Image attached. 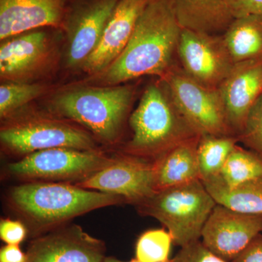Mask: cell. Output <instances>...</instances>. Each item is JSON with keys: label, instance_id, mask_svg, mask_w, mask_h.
Returning a JSON list of instances; mask_svg holds the SVG:
<instances>
[{"label": "cell", "instance_id": "obj_26", "mask_svg": "<svg viewBox=\"0 0 262 262\" xmlns=\"http://www.w3.org/2000/svg\"><path fill=\"white\" fill-rule=\"evenodd\" d=\"M237 137L239 141L262 158V95L248 113Z\"/></svg>", "mask_w": 262, "mask_h": 262}, {"label": "cell", "instance_id": "obj_32", "mask_svg": "<svg viewBox=\"0 0 262 262\" xmlns=\"http://www.w3.org/2000/svg\"><path fill=\"white\" fill-rule=\"evenodd\" d=\"M102 262H139V261H137L136 259L131 260V261H121V260L117 259V258L115 257H112V256H106L105 257L104 259H103V261Z\"/></svg>", "mask_w": 262, "mask_h": 262}, {"label": "cell", "instance_id": "obj_4", "mask_svg": "<svg viewBox=\"0 0 262 262\" xmlns=\"http://www.w3.org/2000/svg\"><path fill=\"white\" fill-rule=\"evenodd\" d=\"M133 137L122 154L153 161L169 149L201 136L177 107L161 80L150 84L131 114Z\"/></svg>", "mask_w": 262, "mask_h": 262}, {"label": "cell", "instance_id": "obj_28", "mask_svg": "<svg viewBox=\"0 0 262 262\" xmlns=\"http://www.w3.org/2000/svg\"><path fill=\"white\" fill-rule=\"evenodd\" d=\"M29 236V230L24 222L10 218L0 220V238L6 245H20Z\"/></svg>", "mask_w": 262, "mask_h": 262}, {"label": "cell", "instance_id": "obj_1", "mask_svg": "<svg viewBox=\"0 0 262 262\" xmlns=\"http://www.w3.org/2000/svg\"><path fill=\"white\" fill-rule=\"evenodd\" d=\"M182 30L169 0H149L121 54L91 81L111 86L143 76L161 78L176 64Z\"/></svg>", "mask_w": 262, "mask_h": 262}, {"label": "cell", "instance_id": "obj_27", "mask_svg": "<svg viewBox=\"0 0 262 262\" xmlns=\"http://www.w3.org/2000/svg\"><path fill=\"white\" fill-rule=\"evenodd\" d=\"M170 262H229L216 256L200 241L181 248Z\"/></svg>", "mask_w": 262, "mask_h": 262}, {"label": "cell", "instance_id": "obj_21", "mask_svg": "<svg viewBox=\"0 0 262 262\" xmlns=\"http://www.w3.org/2000/svg\"><path fill=\"white\" fill-rule=\"evenodd\" d=\"M217 204L247 214L262 215V177L228 189L213 182H203Z\"/></svg>", "mask_w": 262, "mask_h": 262}, {"label": "cell", "instance_id": "obj_6", "mask_svg": "<svg viewBox=\"0 0 262 262\" xmlns=\"http://www.w3.org/2000/svg\"><path fill=\"white\" fill-rule=\"evenodd\" d=\"M201 179L155 192L136 205L144 216L156 219L181 248L199 241L216 206Z\"/></svg>", "mask_w": 262, "mask_h": 262}, {"label": "cell", "instance_id": "obj_29", "mask_svg": "<svg viewBox=\"0 0 262 262\" xmlns=\"http://www.w3.org/2000/svg\"><path fill=\"white\" fill-rule=\"evenodd\" d=\"M227 3L234 18L262 15V0H227Z\"/></svg>", "mask_w": 262, "mask_h": 262}, {"label": "cell", "instance_id": "obj_19", "mask_svg": "<svg viewBox=\"0 0 262 262\" xmlns=\"http://www.w3.org/2000/svg\"><path fill=\"white\" fill-rule=\"evenodd\" d=\"M199 139L174 146L153 161L155 192L200 179L196 158Z\"/></svg>", "mask_w": 262, "mask_h": 262}, {"label": "cell", "instance_id": "obj_5", "mask_svg": "<svg viewBox=\"0 0 262 262\" xmlns=\"http://www.w3.org/2000/svg\"><path fill=\"white\" fill-rule=\"evenodd\" d=\"M1 121L2 151L8 155L23 158L53 148L98 149L97 140L91 133L48 110L27 106Z\"/></svg>", "mask_w": 262, "mask_h": 262}, {"label": "cell", "instance_id": "obj_17", "mask_svg": "<svg viewBox=\"0 0 262 262\" xmlns=\"http://www.w3.org/2000/svg\"><path fill=\"white\" fill-rule=\"evenodd\" d=\"M219 89L229 127L237 136L248 113L262 95V59L235 63Z\"/></svg>", "mask_w": 262, "mask_h": 262}, {"label": "cell", "instance_id": "obj_22", "mask_svg": "<svg viewBox=\"0 0 262 262\" xmlns=\"http://www.w3.org/2000/svg\"><path fill=\"white\" fill-rule=\"evenodd\" d=\"M239 142L237 136H201L196 148L200 179L204 182L220 174Z\"/></svg>", "mask_w": 262, "mask_h": 262}, {"label": "cell", "instance_id": "obj_14", "mask_svg": "<svg viewBox=\"0 0 262 262\" xmlns=\"http://www.w3.org/2000/svg\"><path fill=\"white\" fill-rule=\"evenodd\" d=\"M262 233V215L247 214L216 204L202 231V243L226 261L232 262Z\"/></svg>", "mask_w": 262, "mask_h": 262}, {"label": "cell", "instance_id": "obj_11", "mask_svg": "<svg viewBox=\"0 0 262 262\" xmlns=\"http://www.w3.org/2000/svg\"><path fill=\"white\" fill-rule=\"evenodd\" d=\"M180 67L188 76L207 87L219 89L233 68L223 37L182 29L178 48Z\"/></svg>", "mask_w": 262, "mask_h": 262}, {"label": "cell", "instance_id": "obj_3", "mask_svg": "<svg viewBox=\"0 0 262 262\" xmlns=\"http://www.w3.org/2000/svg\"><path fill=\"white\" fill-rule=\"evenodd\" d=\"M125 84L67 90L48 101L51 113L75 122L97 141L114 145L120 140L134 97Z\"/></svg>", "mask_w": 262, "mask_h": 262}, {"label": "cell", "instance_id": "obj_8", "mask_svg": "<svg viewBox=\"0 0 262 262\" xmlns=\"http://www.w3.org/2000/svg\"><path fill=\"white\" fill-rule=\"evenodd\" d=\"M184 118L200 136L234 135L220 89L193 80L175 64L160 78Z\"/></svg>", "mask_w": 262, "mask_h": 262}, {"label": "cell", "instance_id": "obj_10", "mask_svg": "<svg viewBox=\"0 0 262 262\" xmlns=\"http://www.w3.org/2000/svg\"><path fill=\"white\" fill-rule=\"evenodd\" d=\"M119 0H70L62 32L67 39L65 63L82 70L97 47Z\"/></svg>", "mask_w": 262, "mask_h": 262}, {"label": "cell", "instance_id": "obj_15", "mask_svg": "<svg viewBox=\"0 0 262 262\" xmlns=\"http://www.w3.org/2000/svg\"><path fill=\"white\" fill-rule=\"evenodd\" d=\"M70 0H0V40L39 29L62 31Z\"/></svg>", "mask_w": 262, "mask_h": 262}, {"label": "cell", "instance_id": "obj_9", "mask_svg": "<svg viewBox=\"0 0 262 262\" xmlns=\"http://www.w3.org/2000/svg\"><path fill=\"white\" fill-rule=\"evenodd\" d=\"M50 29H35L1 41L2 82H37L51 74L59 52Z\"/></svg>", "mask_w": 262, "mask_h": 262}, {"label": "cell", "instance_id": "obj_7", "mask_svg": "<svg viewBox=\"0 0 262 262\" xmlns=\"http://www.w3.org/2000/svg\"><path fill=\"white\" fill-rule=\"evenodd\" d=\"M116 158L99 149L53 148L35 151L8 164L5 174L23 182L77 184L113 163Z\"/></svg>", "mask_w": 262, "mask_h": 262}, {"label": "cell", "instance_id": "obj_12", "mask_svg": "<svg viewBox=\"0 0 262 262\" xmlns=\"http://www.w3.org/2000/svg\"><path fill=\"white\" fill-rule=\"evenodd\" d=\"M84 189L120 196L139 204L155 192L153 161L122 154L113 163L77 184Z\"/></svg>", "mask_w": 262, "mask_h": 262}, {"label": "cell", "instance_id": "obj_16", "mask_svg": "<svg viewBox=\"0 0 262 262\" xmlns=\"http://www.w3.org/2000/svg\"><path fill=\"white\" fill-rule=\"evenodd\" d=\"M149 0H119L110 17L99 43L82 66L90 75H98L121 54L143 10Z\"/></svg>", "mask_w": 262, "mask_h": 262}, {"label": "cell", "instance_id": "obj_25", "mask_svg": "<svg viewBox=\"0 0 262 262\" xmlns=\"http://www.w3.org/2000/svg\"><path fill=\"white\" fill-rule=\"evenodd\" d=\"M172 236L164 229L141 234L136 244L135 259L139 262H169Z\"/></svg>", "mask_w": 262, "mask_h": 262}, {"label": "cell", "instance_id": "obj_30", "mask_svg": "<svg viewBox=\"0 0 262 262\" xmlns=\"http://www.w3.org/2000/svg\"><path fill=\"white\" fill-rule=\"evenodd\" d=\"M232 262H262V233L255 237Z\"/></svg>", "mask_w": 262, "mask_h": 262}, {"label": "cell", "instance_id": "obj_13", "mask_svg": "<svg viewBox=\"0 0 262 262\" xmlns=\"http://www.w3.org/2000/svg\"><path fill=\"white\" fill-rule=\"evenodd\" d=\"M106 244L80 225L67 224L31 239L27 262H102Z\"/></svg>", "mask_w": 262, "mask_h": 262}, {"label": "cell", "instance_id": "obj_23", "mask_svg": "<svg viewBox=\"0 0 262 262\" xmlns=\"http://www.w3.org/2000/svg\"><path fill=\"white\" fill-rule=\"evenodd\" d=\"M261 177L262 158L251 150L248 151L237 146L229 155L220 174L204 182H213L232 189Z\"/></svg>", "mask_w": 262, "mask_h": 262}, {"label": "cell", "instance_id": "obj_20", "mask_svg": "<svg viewBox=\"0 0 262 262\" xmlns=\"http://www.w3.org/2000/svg\"><path fill=\"white\" fill-rule=\"evenodd\" d=\"M222 37L234 64L262 59V15L234 18Z\"/></svg>", "mask_w": 262, "mask_h": 262}, {"label": "cell", "instance_id": "obj_18", "mask_svg": "<svg viewBox=\"0 0 262 262\" xmlns=\"http://www.w3.org/2000/svg\"><path fill=\"white\" fill-rule=\"evenodd\" d=\"M182 29L223 34L234 19L227 0H169Z\"/></svg>", "mask_w": 262, "mask_h": 262}, {"label": "cell", "instance_id": "obj_31", "mask_svg": "<svg viewBox=\"0 0 262 262\" xmlns=\"http://www.w3.org/2000/svg\"><path fill=\"white\" fill-rule=\"evenodd\" d=\"M27 253L18 245H6L0 249V262H27Z\"/></svg>", "mask_w": 262, "mask_h": 262}, {"label": "cell", "instance_id": "obj_24", "mask_svg": "<svg viewBox=\"0 0 262 262\" xmlns=\"http://www.w3.org/2000/svg\"><path fill=\"white\" fill-rule=\"evenodd\" d=\"M52 87L43 82H2L0 85V118L4 120L34 100L50 92Z\"/></svg>", "mask_w": 262, "mask_h": 262}, {"label": "cell", "instance_id": "obj_2", "mask_svg": "<svg viewBox=\"0 0 262 262\" xmlns=\"http://www.w3.org/2000/svg\"><path fill=\"white\" fill-rule=\"evenodd\" d=\"M6 203L33 239L89 212L125 202L120 196L71 183L27 182L10 189Z\"/></svg>", "mask_w": 262, "mask_h": 262}]
</instances>
